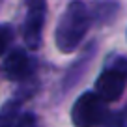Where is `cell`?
Returning <instances> with one entry per match:
<instances>
[{
	"label": "cell",
	"mask_w": 127,
	"mask_h": 127,
	"mask_svg": "<svg viewBox=\"0 0 127 127\" xmlns=\"http://www.w3.org/2000/svg\"><path fill=\"white\" fill-rule=\"evenodd\" d=\"M123 88H125V79L114 69H107L95 82V94L103 101H116L123 94Z\"/></svg>",
	"instance_id": "4"
},
{
	"label": "cell",
	"mask_w": 127,
	"mask_h": 127,
	"mask_svg": "<svg viewBox=\"0 0 127 127\" xmlns=\"http://www.w3.org/2000/svg\"><path fill=\"white\" fill-rule=\"evenodd\" d=\"M4 73L8 79L11 80H21L30 73V60H28L26 52L17 49V51L9 52L4 60Z\"/></svg>",
	"instance_id": "5"
},
{
	"label": "cell",
	"mask_w": 127,
	"mask_h": 127,
	"mask_svg": "<svg viewBox=\"0 0 127 127\" xmlns=\"http://www.w3.org/2000/svg\"><path fill=\"white\" fill-rule=\"evenodd\" d=\"M110 69H114V71H118L120 75L123 77V79L127 80V58H120L114 62V65H112Z\"/></svg>",
	"instance_id": "10"
},
{
	"label": "cell",
	"mask_w": 127,
	"mask_h": 127,
	"mask_svg": "<svg viewBox=\"0 0 127 127\" xmlns=\"http://www.w3.org/2000/svg\"><path fill=\"white\" fill-rule=\"evenodd\" d=\"M107 118V103L97 94H82L73 105L71 120L75 127H97Z\"/></svg>",
	"instance_id": "2"
},
{
	"label": "cell",
	"mask_w": 127,
	"mask_h": 127,
	"mask_svg": "<svg viewBox=\"0 0 127 127\" xmlns=\"http://www.w3.org/2000/svg\"><path fill=\"white\" fill-rule=\"evenodd\" d=\"M45 9H47L45 0H28V13L24 21V41L30 49H37L41 43Z\"/></svg>",
	"instance_id": "3"
},
{
	"label": "cell",
	"mask_w": 127,
	"mask_h": 127,
	"mask_svg": "<svg viewBox=\"0 0 127 127\" xmlns=\"http://www.w3.org/2000/svg\"><path fill=\"white\" fill-rule=\"evenodd\" d=\"M88 26H90V13L86 6L80 0L69 2L54 32L56 47L62 52H73L80 45L82 37L86 36Z\"/></svg>",
	"instance_id": "1"
},
{
	"label": "cell",
	"mask_w": 127,
	"mask_h": 127,
	"mask_svg": "<svg viewBox=\"0 0 127 127\" xmlns=\"http://www.w3.org/2000/svg\"><path fill=\"white\" fill-rule=\"evenodd\" d=\"M13 127H39V125H37V118L34 114H23Z\"/></svg>",
	"instance_id": "8"
},
{
	"label": "cell",
	"mask_w": 127,
	"mask_h": 127,
	"mask_svg": "<svg viewBox=\"0 0 127 127\" xmlns=\"http://www.w3.org/2000/svg\"><path fill=\"white\" fill-rule=\"evenodd\" d=\"M11 39H13L11 26H8V24H0V56L6 52V49L9 47Z\"/></svg>",
	"instance_id": "7"
},
{
	"label": "cell",
	"mask_w": 127,
	"mask_h": 127,
	"mask_svg": "<svg viewBox=\"0 0 127 127\" xmlns=\"http://www.w3.org/2000/svg\"><path fill=\"white\" fill-rule=\"evenodd\" d=\"M105 127H127L125 114H112L110 118H108V122H107Z\"/></svg>",
	"instance_id": "9"
},
{
	"label": "cell",
	"mask_w": 127,
	"mask_h": 127,
	"mask_svg": "<svg viewBox=\"0 0 127 127\" xmlns=\"http://www.w3.org/2000/svg\"><path fill=\"white\" fill-rule=\"evenodd\" d=\"M19 116V103L11 101L0 110V127H13Z\"/></svg>",
	"instance_id": "6"
}]
</instances>
